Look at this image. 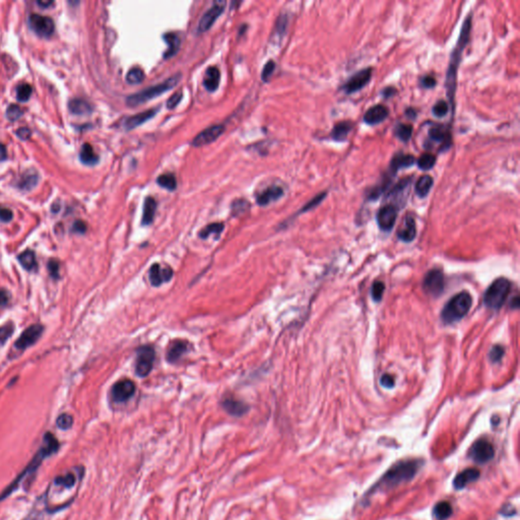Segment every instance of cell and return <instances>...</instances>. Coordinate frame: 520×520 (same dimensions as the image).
I'll return each instance as SVG.
<instances>
[{
	"mask_svg": "<svg viewBox=\"0 0 520 520\" xmlns=\"http://www.w3.org/2000/svg\"><path fill=\"white\" fill-rule=\"evenodd\" d=\"M471 24H472V12L468 13V16L464 22L462 31H460V35L456 44V47L452 51V54L450 56V61L449 66L446 74V94L449 100L448 105L451 107L452 115L455 111V94H456V80H457V70L462 61L463 53L466 47V45L469 42L470 38V31H471Z\"/></svg>",
	"mask_w": 520,
	"mask_h": 520,
	"instance_id": "cell-1",
	"label": "cell"
},
{
	"mask_svg": "<svg viewBox=\"0 0 520 520\" xmlns=\"http://www.w3.org/2000/svg\"><path fill=\"white\" fill-rule=\"evenodd\" d=\"M59 446H60V445H59L58 440L52 433L47 432L45 435H44L42 446L40 447L38 452L35 454V456L33 457L31 462L28 463L27 467L18 475L16 479L12 481V483L9 486H7L3 490V492L0 494V501H3L11 493L16 491L18 487L20 486V484L25 480L26 477L33 475L38 470L40 465H42L43 460L55 454L59 450Z\"/></svg>",
	"mask_w": 520,
	"mask_h": 520,
	"instance_id": "cell-2",
	"label": "cell"
},
{
	"mask_svg": "<svg viewBox=\"0 0 520 520\" xmlns=\"http://www.w3.org/2000/svg\"><path fill=\"white\" fill-rule=\"evenodd\" d=\"M422 465L419 459H407L394 465L381 480L373 487L372 491L381 489H390L411 481Z\"/></svg>",
	"mask_w": 520,
	"mask_h": 520,
	"instance_id": "cell-3",
	"label": "cell"
},
{
	"mask_svg": "<svg viewBox=\"0 0 520 520\" xmlns=\"http://www.w3.org/2000/svg\"><path fill=\"white\" fill-rule=\"evenodd\" d=\"M471 303V296L467 292H460L453 296L442 310V320L444 323L450 324L463 319L470 310Z\"/></svg>",
	"mask_w": 520,
	"mask_h": 520,
	"instance_id": "cell-4",
	"label": "cell"
},
{
	"mask_svg": "<svg viewBox=\"0 0 520 520\" xmlns=\"http://www.w3.org/2000/svg\"><path fill=\"white\" fill-rule=\"evenodd\" d=\"M180 79H181V74L177 73V74H175V76L169 78L168 80L164 81V82L159 83V84H156V85H153V86H150V87H146V88H144L143 91H140V92L136 93V94H132V95H130L127 98L126 104L129 107L139 106V105H141V104H144L147 101L153 100L156 97H159V96L163 95L164 93L168 92L169 90H171V88H173L178 82H179Z\"/></svg>",
	"mask_w": 520,
	"mask_h": 520,
	"instance_id": "cell-5",
	"label": "cell"
},
{
	"mask_svg": "<svg viewBox=\"0 0 520 520\" xmlns=\"http://www.w3.org/2000/svg\"><path fill=\"white\" fill-rule=\"evenodd\" d=\"M510 289L511 284L508 279L503 277L496 279L485 293V305L490 309L498 310L506 300L510 293Z\"/></svg>",
	"mask_w": 520,
	"mask_h": 520,
	"instance_id": "cell-6",
	"label": "cell"
},
{
	"mask_svg": "<svg viewBox=\"0 0 520 520\" xmlns=\"http://www.w3.org/2000/svg\"><path fill=\"white\" fill-rule=\"evenodd\" d=\"M156 359V353L153 347L142 346L137 350L136 372L139 377H145L152 372Z\"/></svg>",
	"mask_w": 520,
	"mask_h": 520,
	"instance_id": "cell-7",
	"label": "cell"
},
{
	"mask_svg": "<svg viewBox=\"0 0 520 520\" xmlns=\"http://www.w3.org/2000/svg\"><path fill=\"white\" fill-rule=\"evenodd\" d=\"M28 24L33 31L42 38H49L54 33L55 24L49 17L33 13L28 18Z\"/></svg>",
	"mask_w": 520,
	"mask_h": 520,
	"instance_id": "cell-8",
	"label": "cell"
},
{
	"mask_svg": "<svg viewBox=\"0 0 520 520\" xmlns=\"http://www.w3.org/2000/svg\"><path fill=\"white\" fill-rule=\"evenodd\" d=\"M495 454L493 445L486 439H480L470 448L469 455L478 464H486L490 462Z\"/></svg>",
	"mask_w": 520,
	"mask_h": 520,
	"instance_id": "cell-9",
	"label": "cell"
},
{
	"mask_svg": "<svg viewBox=\"0 0 520 520\" xmlns=\"http://www.w3.org/2000/svg\"><path fill=\"white\" fill-rule=\"evenodd\" d=\"M136 384L130 379H122L116 382L111 390L112 398L115 403L122 404L130 399L136 392Z\"/></svg>",
	"mask_w": 520,
	"mask_h": 520,
	"instance_id": "cell-10",
	"label": "cell"
},
{
	"mask_svg": "<svg viewBox=\"0 0 520 520\" xmlns=\"http://www.w3.org/2000/svg\"><path fill=\"white\" fill-rule=\"evenodd\" d=\"M372 78V67H368L356 72L352 78L343 85V90L347 94H354L367 85Z\"/></svg>",
	"mask_w": 520,
	"mask_h": 520,
	"instance_id": "cell-11",
	"label": "cell"
},
{
	"mask_svg": "<svg viewBox=\"0 0 520 520\" xmlns=\"http://www.w3.org/2000/svg\"><path fill=\"white\" fill-rule=\"evenodd\" d=\"M397 219V206L394 204H385L377 214V222L379 228L384 232H389L395 225Z\"/></svg>",
	"mask_w": 520,
	"mask_h": 520,
	"instance_id": "cell-12",
	"label": "cell"
},
{
	"mask_svg": "<svg viewBox=\"0 0 520 520\" xmlns=\"http://www.w3.org/2000/svg\"><path fill=\"white\" fill-rule=\"evenodd\" d=\"M225 5H226V1H222V0H220V1L215 2L209 10L205 11L198 23L197 32L204 33L207 31V29H210L215 24V22L222 13V11H224Z\"/></svg>",
	"mask_w": 520,
	"mask_h": 520,
	"instance_id": "cell-13",
	"label": "cell"
},
{
	"mask_svg": "<svg viewBox=\"0 0 520 520\" xmlns=\"http://www.w3.org/2000/svg\"><path fill=\"white\" fill-rule=\"evenodd\" d=\"M424 290L431 296L437 297L442 294L444 290V276L439 270L430 271L425 278L423 284Z\"/></svg>",
	"mask_w": 520,
	"mask_h": 520,
	"instance_id": "cell-14",
	"label": "cell"
},
{
	"mask_svg": "<svg viewBox=\"0 0 520 520\" xmlns=\"http://www.w3.org/2000/svg\"><path fill=\"white\" fill-rule=\"evenodd\" d=\"M224 131H225V126L222 124H216V125H212L210 127H207L204 130H202L200 133H198V135L194 137V139L192 140V145L199 147L205 144H210L214 142L215 140H217L222 135V132Z\"/></svg>",
	"mask_w": 520,
	"mask_h": 520,
	"instance_id": "cell-15",
	"label": "cell"
},
{
	"mask_svg": "<svg viewBox=\"0 0 520 520\" xmlns=\"http://www.w3.org/2000/svg\"><path fill=\"white\" fill-rule=\"evenodd\" d=\"M44 328L41 324H34L28 326V328L21 334L19 339L16 341V348L19 350H26L28 347L33 346L36 341L41 337Z\"/></svg>",
	"mask_w": 520,
	"mask_h": 520,
	"instance_id": "cell-16",
	"label": "cell"
},
{
	"mask_svg": "<svg viewBox=\"0 0 520 520\" xmlns=\"http://www.w3.org/2000/svg\"><path fill=\"white\" fill-rule=\"evenodd\" d=\"M150 281L154 287H160L168 283L174 275V272L170 266H162L160 263H154L150 269Z\"/></svg>",
	"mask_w": 520,
	"mask_h": 520,
	"instance_id": "cell-17",
	"label": "cell"
},
{
	"mask_svg": "<svg viewBox=\"0 0 520 520\" xmlns=\"http://www.w3.org/2000/svg\"><path fill=\"white\" fill-rule=\"evenodd\" d=\"M220 405L222 409L234 417H242L249 410V407L244 402L233 396H227L221 399Z\"/></svg>",
	"mask_w": 520,
	"mask_h": 520,
	"instance_id": "cell-18",
	"label": "cell"
},
{
	"mask_svg": "<svg viewBox=\"0 0 520 520\" xmlns=\"http://www.w3.org/2000/svg\"><path fill=\"white\" fill-rule=\"evenodd\" d=\"M389 115V109L384 105H375L368 109L364 115V122L369 125H375L383 122Z\"/></svg>",
	"mask_w": 520,
	"mask_h": 520,
	"instance_id": "cell-19",
	"label": "cell"
},
{
	"mask_svg": "<svg viewBox=\"0 0 520 520\" xmlns=\"http://www.w3.org/2000/svg\"><path fill=\"white\" fill-rule=\"evenodd\" d=\"M429 137L431 140L441 143V151H447L452 144L451 135L446 129L442 127H433L429 130Z\"/></svg>",
	"mask_w": 520,
	"mask_h": 520,
	"instance_id": "cell-20",
	"label": "cell"
},
{
	"mask_svg": "<svg viewBox=\"0 0 520 520\" xmlns=\"http://www.w3.org/2000/svg\"><path fill=\"white\" fill-rule=\"evenodd\" d=\"M157 111H158L157 108L148 109L146 111L140 112L138 114L132 115V116L126 118L125 121H124V128L126 130H131L133 128H137V126H139V125L143 124L145 121H147L148 119L153 118L157 114Z\"/></svg>",
	"mask_w": 520,
	"mask_h": 520,
	"instance_id": "cell-21",
	"label": "cell"
},
{
	"mask_svg": "<svg viewBox=\"0 0 520 520\" xmlns=\"http://www.w3.org/2000/svg\"><path fill=\"white\" fill-rule=\"evenodd\" d=\"M188 343L182 339H177L169 346L167 350L166 359L170 363H176L187 352Z\"/></svg>",
	"mask_w": 520,
	"mask_h": 520,
	"instance_id": "cell-22",
	"label": "cell"
},
{
	"mask_svg": "<svg viewBox=\"0 0 520 520\" xmlns=\"http://www.w3.org/2000/svg\"><path fill=\"white\" fill-rule=\"evenodd\" d=\"M415 159L411 155H405L403 153L396 154L390 162V176H394L400 169L410 168L414 165Z\"/></svg>",
	"mask_w": 520,
	"mask_h": 520,
	"instance_id": "cell-23",
	"label": "cell"
},
{
	"mask_svg": "<svg viewBox=\"0 0 520 520\" xmlns=\"http://www.w3.org/2000/svg\"><path fill=\"white\" fill-rule=\"evenodd\" d=\"M284 195V189L279 186H271L259 193L257 196V203L259 205H267L271 202L276 201Z\"/></svg>",
	"mask_w": 520,
	"mask_h": 520,
	"instance_id": "cell-24",
	"label": "cell"
},
{
	"mask_svg": "<svg viewBox=\"0 0 520 520\" xmlns=\"http://www.w3.org/2000/svg\"><path fill=\"white\" fill-rule=\"evenodd\" d=\"M479 477H480V471L477 468H466L456 475V478L454 479V482H453V486L457 490L463 489L465 486H467L469 483L478 480Z\"/></svg>",
	"mask_w": 520,
	"mask_h": 520,
	"instance_id": "cell-25",
	"label": "cell"
},
{
	"mask_svg": "<svg viewBox=\"0 0 520 520\" xmlns=\"http://www.w3.org/2000/svg\"><path fill=\"white\" fill-rule=\"evenodd\" d=\"M417 235V228H415V221L411 216H408L405 219L404 226L398 232L397 236L404 242H411Z\"/></svg>",
	"mask_w": 520,
	"mask_h": 520,
	"instance_id": "cell-26",
	"label": "cell"
},
{
	"mask_svg": "<svg viewBox=\"0 0 520 520\" xmlns=\"http://www.w3.org/2000/svg\"><path fill=\"white\" fill-rule=\"evenodd\" d=\"M220 71L217 66H210L205 71L203 85L207 91L215 92L219 85Z\"/></svg>",
	"mask_w": 520,
	"mask_h": 520,
	"instance_id": "cell-27",
	"label": "cell"
},
{
	"mask_svg": "<svg viewBox=\"0 0 520 520\" xmlns=\"http://www.w3.org/2000/svg\"><path fill=\"white\" fill-rule=\"evenodd\" d=\"M354 125L351 121H340L334 125L330 132V137L334 141H345Z\"/></svg>",
	"mask_w": 520,
	"mask_h": 520,
	"instance_id": "cell-28",
	"label": "cell"
},
{
	"mask_svg": "<svg viewBox=\"0 0 520 520\" xmlns=\"http://www.w3.org/2000/svg\"><path fill=\"white\" fill-rule=\"evenodd\" d=\"M156 211H157L156 199L152 196L146 197L144 200V204H143V214H142V219H141V224L143 226H148L152 224L155 215H156Z\"/></svg>",
	"mask_w": 520,
	"mask_h": 520,
	"instance_id": "cell-29",
	"label": "cell"
},
{
	"mask_svg": "<svg viewBox=\"0 0 520 520\" xmlns=\"http://www.w3.org/2000/svg\"><path fill=\"white\" fill-rule=\"evenodd\" d=\"M434 184L433 178L429 175H424L419 178V180L415 182V193L419 197H426L429 192L432 189V186Z\"/></svg>",
	"mask_w": 520,
	"mask_h": 520,
	"instance_id": "cell-30",
	"label": "cell"
},
{
	"mask_svg": "<svg viewBox=\"0 0 520 520\" xmlns=\"http://www.w3.org/2000/svg\"><path fill=\"white\" fill-rule=\"evenodd\" d=\"M163 38H164V40L168 44V50L164 54V57L165 58H170L173 55H175L178 52V50H179V48H180V45H181L180 37L178 36L176 33L170 32V33L165 34Z\"/></svg>",
	"mask_w": 520,
	"mask_h": 520,
	"instance_id": "cell-31",
	"label": "cell"
},
{
	"mask_svg": "<svg viewBox=\"0 0 520 520\" xmlns=\"http://www.w3.org/2000/svg\"><path fill=\"white\" fill-rule=\"evenodd\" d=\"M80 159L84 165H95L99 161V157L95 153L93 146L90 143H84L82 146L80 153Z\"/></svg>",
	"mask_w": 520,
	"mask_h": 520,
	"instance_id": "cell-32",
	"label": "cell"
},
{
	"mask_svg": "<svg viewBox=\"0 0 520 520\" xmlns=\"http://www.w3.org/2000/svg\"><path fill=\"white\" fill-rule=\"evenodd\" d=\"M68 107L71 113L76 115H85L92 112V107L85 100L73 99L69 102Z\"/></svg>",
	"mask_w": 520,
	"mask_h": 520,
	"instance_id": "cell-33",
	"label": "cell"
},
{
	"mask_svg": "<svg viewBox=\"0 0 520 520\" xmlns=\"http://www.w3.org/2000/svg\"><path fill=\"white\" fill-rule=\"evenodd\" d=\"M19 261L24 269L28 272L35 271L37 269V258L32 250H26L19 256Z\"/></svg>",
	"mask_w": 520,
	"mask_h": 520,
	"instance_id": "cell-34",
	"label": "cell"
},
{
	"mask_svg": "<svg viewBox=\"0 0 520 520\" xmlns=\"http://www.w3.org/2000/svg\"><path fill=\"white\" fill-rule=\"evenodd\" d=\"M225 229V225L222 222H212V224L205 226L198 234L201 239H207L212 235H219Z\"/></svg>",
	"mask_w": 520,
	"mask_h": 520,
	"instance_id": "cell-35",
	"label": "cell"
},
{
	"mask_svg": "<svg viewBox=\"0 0 520 520\" xmlns=\"http://www.w3.org/2000/svg\"><path fill=\"white\" fill-rule=\"evenodd\" d=\"M452 514V507L448 502H440L434 508V515L438 520H446Z\"/></svg>",
	"mask_w": 520,
	"mask_h": 520,
	"instance_id": "cell-36",
	"label": "cell"
},
{
	"mask_svg": "<svg viewBox=\"0 0 520 520\" xmlns=\"http://www.w3.org/2000/svg\"><path fill=\"white\" fill-rule=\"evenodd\" d=\"M77 475L74 474L73 472L69 471L65 474H62V475H59V477L55 478L54 480V484L58 487H62V488H66V489H71L74 485L77 484Z\"/></svg>",
	"mask_w": 520,
	"mask_h": 520,
	"instance_id": "cell-37",
	"label": "cell"
},
{
	"mask_svg": "<svg viewBox=\"0 0 520 520\" xmlns=\"http://www.w3.org/2000/svg\"><path fill=\"white\" fill-rule=\"evenodd\" d=\"M412 125L411 124H404V123H399L397 124V126L395 127V136L398 137V139H400L404 142H407L410 140V138L411 137V135H412Z\"/></svg>",
	"mask_w": 520,
	"mask_h": 520,
	"instance_id": "cell-38",
	"label": "cell"
},
{
	"mask_svg": "<svg viewBox=\"0 0 520 520\" xmlns=\"http://www.w3.org/2000/svg\"><path fill=\"white\" fill-rule=\"evenodd\" d=\"M436 164V157L432 154H423L417 161L418 167L423 171H429L432 169Z\"/></svg>",
	"mask_w": 520,
	"mask_h": 520,
	"instance_id": "cell-39",
	"label": "cell"
},
{
	"mask_svg": "<svg viewBox=\"0 0 520 520\" xmlns=\"http://www.w3.org/2000/svg\"><path fill=\"white\" fill-rule=\"evenodd\" d=\"M158 184L161 185L162 187H164L170 191H173L176 189L177 187V180H176V177L171 174V173H167V174H163L161 176L158 177V180H157Z\"/></svg>",
	"mask_w": 520,
	"mask_h": 520,
	"instance_id": "cell-40",
	"label": "cell"
},
{
	"mask_svg": "<svg viewBox=\"0 0 520 520\" xmlns=\"http://www.w3.org/2000/svg\"><path fill=\"white\" fill-rule=\"evenodd\" d=\"M144 80V72L143 70L138 67H132L126 76V81L130 84H137L140 83Z\"/></svg>",
	"mask_w": 520,
	"mask_h": 520,
	"instance_id": "cell-41",
	"label": "cell"
},
{
	"mask_svg": "<svg viewBox=\"0 0 520 520\" xmlns=\"http://www.w3.org/2000/svg\"><path fill=\"white\" fill-rule=\"evenodd\" d=\"M73 425V418L69 413H61L56 419V426L58 429L62 431L69 430Z\"/></svg>",
	"mask_w": 520,
	"mask_h": 520,
	"instance_id": "cell-42",
	"label": "cell"
},
{
	"mask_svg": "<svg viewBox=\"0 0 520 520\" xmlns=\"http://www.w3.org/2000/svg\"><path fill=\"white\" fill-rule=\"evenodd\" d=\"M249 202L245 199H237L235 200L233 203H232V214L233 216L237 217L239 215H242L244 214L245 212H247L249 210Z\"/></svg>",
	"mask_w": 520,
	"mask_h": 520,
	"instance_id": "cell-43",
	"label": "cell"
},
{
	"mask_svg": "<svg viewBox=\"0 0 520 520\" xmlns=\"http://www.w3.org/2000/svg\"><path fill=\"white\" fill-rule=\"evenodd\" d=\"M33 90L28 83H22L17 88V97L20 102H27L32 96Z\"/></svg>",
	"mask_w": 520,
	"mask_h": 520,
	"instance_id": "cell-44",
	"label": "cell"
},
{
	"mask_svg": "<svg viewBox=\"0 0 520 520\" xmlns=\"http://www.w3.org/2000/svg\"><path fill=\"white\" fill-rule=\"evenodd\" d=\"M448 110H449L448 103L446 101H444V100H440L434 105V107L432 109V112H433V114L436 117L442 118V117H445V116L447 115Z\"/></svg>",
	"mask_w": 520,
	"mask_h": 520,
	"instance_id": "cell-45",
	"label": "cell"
},
{
	"mask_svg": "<svg viewBox=\"0 0 520 520\" xmlns=\"http://www.w3.org/2000/svg\"><path fill=\"white\" fill-rule=\"evenodd\" d=\"M13 329H14V326L11 322L6 323L5 325L0 328V347H2L6 343V340L13 333Z\"/></svg>",
	"mask_w": 520,
	"mask_h": 520,
	"instance_id": "cell-46",
	"label": "cell"
},
{
	"mask_svg": "<svg viewBox=\"0 0 520 520\" xmlns=\"http://www.w3.org/2000/svg\"><path fill=\"white\" fill-rule=\"evenodd\" d=\"M24 114V110L16 104H11L6 111V116L10 121H16L20 119Z\"/></svg>",
	"mask_w": 520,
	"mask_h": 520,
	"instance_id": "cell-47",
	"label": "cell"
},
{
	"mask_svg": "<svg viewBox=\"0 0 520 520\" xmlns=\"http://www.w3.org/2000/svg\"><path fill=\"white\" fill-rule=\"evenodd\" d=\"M38 182V175L33 173V174H29V175H25L24 178L22 179V182H21V188L23 189H26V190H28L33 188Z\"/></svg>",
	"mask_w": 520,
	"mask_h": 520,
	"instance_id": "cell-48",
	"label": "cell"
},
{
	"mask_svg": "<svg viewBox=\"0 0 520 520\" xmlns=\"http://www.w3.org/2000/svg\"><path fill=\"white\" fill-rule=\"evenodd\" d=\"M384 291L385 286L382 281H376V283H374L372 286V290H371V295H372L373 300H375L376 302L380 301L382 299Z\"/></svg>",
	"mask_w": 520,
	"mask_h": 520,
	"instance_id": "cell-49",
	"label": "cell"
},
{
	"mask_svg": "<svg viewBox=\"0 0 520 520\" xmlns=\"http://www.w3.org/2000/svg\"><path fill=\"white\" fill-rule=\"evenodd\" d=\"M288 27V17L286 14H280L275 24V32L277 34L284 35Z\"/></svg>",
	"mask_w": 520,
	"mask_h": 520,
	"instance_id": "cell-50",
	"label": "cell"
},
{
	"mask_svg": "<svg viewBox=\"0 0 520 520\" xmlns=\"http://www.w3.org/2000/svg\"><path fill=\"white\" fill-rule=\"evenodd\" d=\"M274 68H275V63L273 60H270L264 65V68L261 73V79L263 82H267L270 80V78L273 76V73L274 71Z\"/></svg>",
	"mask_w": 520,
	"mask_h": 520,
	"instance_id": "cell-51",
	"label": "cell"
},
{
	"mask_svg": "<svg viewBox=\"0 0 520 520\" xmlns=\"http://www.w3.org/2000/svg\"><path fill=\"white\" fill-rule=\"evenodd\" d=\"M182 98H183V93H182V91H178V92H176V93H175L174 95H172V96L169 98V100L167 101V108L170 109V110H171V109H174V108L178 105V104H179V103L181 102Z\"/></svg>",
	"mask_w": 520,
	"mask_h": 520,
	"instance_id": "cell-52",
	"label": "cell"
},
{
	"mask_svg": "<svg viewBox=\"0 0 520 520\" xmlns=\"http://www.w3.org/2000/svg\"><path fill=\"white\" fill-rule=\"evenodd\" d=\"M504 355V349L500 346H495L490 352V359L492 362H499Z\"/></svg>",
	"mask_w": 520,
	"mask_h": 520,
	"instance_id": "cell-53",
	"label": "cell"
},
{
	"mask_svg": "<svg viewBox=\"0 0 520 520\" xmlns=\"http://www.w3.org/2000/svg\"><path fill=\"white\" fill-rule=\"evenodd\" d=\"M48 270H49V273L50 274L54 277V278H57L59 276V263L57 260L55 259H51L48 263Z\"/></svg>",
	"mask_w": 520,
	"mask_h": 520,
	"instance_id": "cell-54",
	"label": "cell"
},
{
	"mask_svg": "<svg viewBox=\"0 0 520 520\" xmlns=\"http://www.w3.org/2000/svg\"><path fill=\"white\" fill-rule=\"evenodd\" d=\"M421 83H422V86L425 87V88H433V87L436 85L437 82H436V80H435L434 77H432V76H426V77H424V78L422 79Z\"/></svg>",
	"mask_w": 520,
	"mask_h": 520,
	"instance_id": "cell-55",
	"label": "cell"
},
{
	"mask_svg": "<svg viewBox=\"0 0 520 520\" xmlns=\"http://www.w3.org/2000/svg\"><path fill=\"white\" fill-rule=\"evenodd\" d=\"M13 214L10 210L5 209V207H0V220L3 222H8L12 219Z\"/></svg>",
	"mask_w": 520,
	"mask_h": 520,
	"instance_id": "cell-56",
	"label": "cell"
},
{
	"mask_svg": "<svg viewBox=\"0 0 520 520\" xmlns=\"http://www.w3.org/2000/svg\"><path fill=\"white\" fill-rule=\"evenodd\" d=\"M381 385L386 388H391L394 386V378L389 374H384L381 377Z\"/></svg>",
	"mask_w": 520,
	"mask_h": 520,
	"instance_id": "cell-57",
	"label": "cell"
},
{
	"mask_svg": "<svg viewBox=\"0 0 520 520\" xmlns=\"http://www.w3.org/2000/svg\"><path fill=\"white\" fill-rule=\"evenodd\" d=\"M72 231L74 233L83 234L86 231V224L82 220H77L72 226Z\"/></svg>",
	"mask_w": 520,
	"mask_h": 520,
	"instance_id": "cell-58",
	"label": "cell"
},
{
	"mask_svg": "<svg viewBox=\"0 0 520 520\" xmlns=\"http://www.w3.org/2000/svg\"><path fill=\"white\" fill-rule=\"evenodd\" d=\"M17 135H18V137L21 139L27 140V139H28L29 137H31V131H29L27 128H20L17 131Z\"/></svg>",
	"mask_w": 520,
	"mask_h": 520,
	"instance_id": "cell-59",
	"label": "cell"
},
{
	"mask_svg": "<svg viewBox=\"0 0 520 520\" xmlns=\"http://www.w3.org/2000/svg\"><path fill=\"white\" fill-rule=\"evenodd\" d=\"M397 91L396 88L393 87V86H388V87H385L383 90V96L385 99H389V98H392L394 95H396Z\"/></svg>",
	"mask_w": 520,
	"mask_h": 520,
	"instance_id": "cell-60",
	"label": "cell"
},
{
	"mask_svg": "<svg viewBox=\"0 0 520 520\" xmlns=\"http://www.w3.org/2000/svg\"><path fill=\"white\" fill-rule=\"evenodd\" d=\"M9 301V295L5 290H0V307L5 306Z\"/></svg>",
	"mask_w": 520,
	"mask_h": 520,
	"instance_id": "cell-61",
	"label": "cell"
},
{
	"mask_svg": "<svg viewBox=\"0 0 520 520\" xmlns=\"http://www.w3.org/2000/svg\"><path fill=\"white\" fill-rule=\"evenodd\" d=\"M406 115L410 118V119H414L415 117H417V115H415V111L412 109V108H409L406 112Z\"/></svg>",
	"mask_w": 520,
	"mask_h": 520,
	"instance_id": "cell-62",
	"label": "cell"
},
{
	"mask_svg": "<svg viewBox=\"0 0 520 520\" xmlns=\"http://www.w3.org/2000/svg\"><path fill=\"white\" fill-rule=\"evenodd\" d=\"M52 3H53L52 1H38V4H39L40 6H44V7H45V6L48 7V6L51 5Z\"/></svg>",
	"mask_w": 520,
	"mask_h": 520,
	"instance_id": "cell-63",
	"label": "cell"
},
{
	"mask_svg": "<svg viewBox=\"0 0 520 520\" xmlns=\"http://www.w3.org/2000/svg\"><path fill=\"white\" fill-rule=\"evenodd\" d=\"M0 155L5 158V147L2 144H0Z\"/></svg>",
	"mask_w": 520,
	"mask_h": 520,
	"instance_id": "cell-64",
	"label": "cell"
}]
</instances>
